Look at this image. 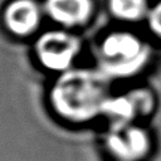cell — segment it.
<instances>
[{
	"label": "cell",
	"mask_w": 161,
	"mask_h": 161,
	"mask_svg": "<svg viewBox=\"0 0 161 161\" xmlns=\"http://www.w3.org/2000/svg\"><path fill=\"white\" fill-rule=\"evenodd\" d=\"M111 80L97 68L74 67L57 74L49 87L52 111L72 125H87L102 118L111 96Z\"/></svg>",
	"instance_id": "obj_1"
},
{
	"label": "cell",
	"mask_w": 161,
	"mask_h": 161,
	"mask_svg": "<svg viewBox=\"0 0 161 161\" xmlns=\"http://www.w3.org/2000/svg\"><path fill=\"white\" fill-rule=\"evenodd\" d=\"M94 68L111 82L126 80L141 74L152 58L151 45L127 29L104 33L94 47Z\"/></svg>",
	"instance_id": "obj_2"
},
{
	"label": "cell",
	"mask_w": 161,
	"mask_h": 161,
	"mask_svg": "<svg viewBox=\"0 0 161 161\" xmlns=\"http://www.w3.org/2000/svg\"><path fill=\"white\" fill-rule=\"evenodd\" d=\"M33 50L39 65L57 75L75 67L82 52V40L73 30L57 26L40 33Z\"/></svg>",
	"instance_id": "obj_3"
},
{
	"label": "cell",
	"mask_w": 161,
	"mask_h": 161,
	"mask_svg": "<svg viewBox=\"0 0 161 161\" xmlns=\"http://www.w3.org/2000/svg\"><path fill=\"white\" fill-rule=\"evenodd\" d=\"M102 147L111 161H148L155 142L150 130L141 123L109 125Z\"/></svg>",
	"instance_id": "obj_4"
},
{
	"label": "cell",
	"mask_w": 161,
	"mask_h": 161,
	"mask_svg": "<svg viewBox=\"0 0 161 161\" xmlns=\"http://www.w3.org/2000/svg\"><path fill=\"white\" fill-rule=\"evenodd\" d=\"M156 108V97L147 87H133L122 93H111L102 118L109 125L141 123Z\"/></svg>",
	"instance_id": "obj_5"
},
{
	"label": "cell",
	"mask_w": 161,
	"mask_h": 161,
	"mask_svg": "<svg viewBox=\"0 0 161 161\" xmlns=\"http://www.w3.org/2000/svg\"><path fill=\"white\" fill-rule=\"evenodd\" d=\"M43 16V5L36 0H10L1 14L8 33L18 38L34 35L40 28Z\"/></svg>",
	"instance_id": "obj_6"
},
{
	"label": "cell",
	"mask_w": 161,
	"mask_h": 161,
	"mask_svg": "<svg viewBox=\"0 0 161 161\" xmlns=\"http://www.w3.org/2000/svg\"><path fill=\"white\" fill-rule=\"evenodd\" d=\"M42 5L47 18L69 30L87 25L96 9L94 0H44Z\"/></svg>",
	"instance_id": "obj_7"
},
{
	"label": "cell",
	"mask_w": 161,
	"mask_h": 161,
	"mask_svg": "<svg viewBox=\"0 0 161 161\" xmlns=\"http://www.w3.org/2000/svg\"><path fill=\"white\" fill-rule=\"evenodd\" d=\"M150 6L148 0H107L109 15L127 24L145 21Z\"/></svg>",
	"instance_id": "obj_8"
},
{
	"label": "cell",
	"mask_w": 161,
	"mask_h": 161,
	"mask_svg": "<svg viewBox=\"0 0 161 161\" xmlns=\"http://www.w3.org/2000/svg\"><path fill=\"white\" fill-rule=\"evenodd\" d=\"M145 23L150 33L155 38L161 40V0L156 1L155 4H151Z\"/></svg>",
	"instance_id": "obj_9"
}]
</instances>
